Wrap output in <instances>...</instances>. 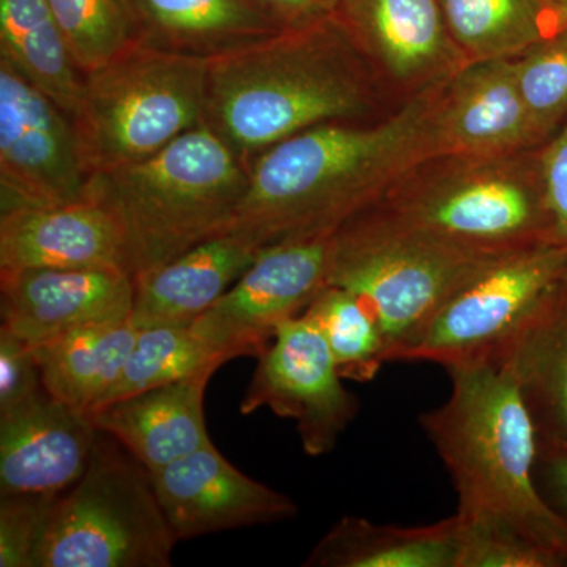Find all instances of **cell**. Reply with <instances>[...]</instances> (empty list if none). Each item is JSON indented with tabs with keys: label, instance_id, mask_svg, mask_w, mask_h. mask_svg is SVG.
<instances>
[{
	"label": "cell",
	"instance_id": "ba28073f",
	"mask_svg": "<svg viewBox=\"0 0 567 567\" xmlns=\"http://www.w3.org/2000/svg\"><path fill=\"white\" fill-rule=\"evenodd\" d=\"M208 61L140 43L84 76L80 126L96 171L142 162L205 123Z\"/></svg>",
	"mask_w": 567,
	"mask_h": 567
},
{
	"label": "cell",
	"instance_id": "5b68a950",
	"mask_svg": "<svg viewBox=\"0 0 567 567\" xmlns=\"http://www.w3.org/2000/svg\"><path fill=\"white\" fill-rule=\"evenodd\" d=\"M539 148L429 156L375 205L416 229L488 256L555 244Z\"/></svg>",
	"mask_w": 567,
	"mask_h": 567
},
{
	"label": "cell",
	"instance_id": "3957f363",
	"mask_svg": "<svg viewBox=\"0 0 567 567\" xmlns=\"http://www.w3.org/2000/svg\"><path fill=\"white\" fill-rule=\"evenodd\" d=\"M451 394L420 424L457 492V516L517 529L567 566V520L537 486L539 440L513 372L498 360L446 369Z\"/></svg>",
	"mask_w": 567,
	"mask_h": 567
},
{
	"label": "cell",
	"instance_id": "8d00e7d4",
	"mask_svg": "<svg viewBox=\"0 0 567 567\" xmlns=\"http://www.w3.org/2000/svg\"><path fill=\"white\" fill-rule=\"evenodd\" d=\"M543 2L557 18L561 29H567V0H543Z\"/></svg>",
	"mask_w": 567,
	"mask_h": 567
},
{
	"label": "cell",
	"instance_id": "d6a6232c",
	"mask_svg": "<svg viewBox=\"0 0 567 567\" xmlns=\"http://www.w3.org/2000/svg\"><path fill=\"white\" fill-rule=\"evenodd\" d=\"M43 388L35 350L0 328V410L20 404Z\"/></svg>",
	"mask_w": 567,
	"mask_h": 567
},
{
	"label": "cell",
	"instance_id": "44dd1931",
	"mask_svg": "<svg viewBox=\"0 0 567 567\" xmlns=\"http://www.w3.org/2000/svg\"><path fill=\"white\" fill-rule=\"evenodd\" d=\"M494 360L513 372L539 453L567 447V289L559 281Z\"/></svg>",
	"mask_w": 567,
	"mask_h": 567
},
{
	"label": "cell",
	"instance_id": "277c9868",
	"mask_svg": "<svg viewBox=\"0 0 567 567\" xmlns=\"http://www.w3.org/2000/svg\"><path fill=\"white\" fill-rule=\"evenodd\" d=\"M248 185V166L208 123L163 151L100 171L89 199L121 226L136 278L226 234Z\"/></svg>",
	"mask_w": 567,
	"mask_h": 567
},
{
	"label": "cell",
	"instance_id": "f546056e",
	"mask_svg": "<svg viewBox=\"0 0 567 567\" xmlns=\"http://www.w3.org/2000/svg\"><path fill=\"white\" fill-rule=\"evenodd\" d=\"M514 70L529 121L544 145L567 122V29L517 55Z\"/></svg>",
	"mask_w": 567,
	"mask_h": 567
},
{
	"label": "cell",
	"instance_id": "7a4b0ae2",
	"mask_svg": "<svg viewBox=\"0 0 567 567\" xmlns=\"http://www.w3.org/2000/svg\"><path fill=\"white\" fill-rule=\"evenodd\" d=\"M398 107L336 13L208 61L205 123L248 167L295 134Z\"/></svg>",
	"mask_w": 567,
	"mask_h": 567
},
{
	"label": "cell",
	"instance_id": "52a82bcc",
	"mask_svg": "<svg viewBox=\"0 0 567 567\" xmlns=\"http://www.w3.org/2000/svg\"><path fill=\"white\" fill-rule=\"evenodd\" d=\"M177 543L152 473L100 432L84 475L55 505L35 567H169Z\"/></svg>",
	"mask_w": 567,
	"mask_h": 567
},
{
	"label": "cell",
	"instance_id": "e0dca14e",
	"mask_svg": "<svg viewBox=\"0 0 567 567\" xmlns=\"http://www.w3.org/2000/svg\"><path fill=\"white\" fill-rule=\"evenodd\" d=\"M439 155L502 156L543 147L516 81L514 59L468 62L440 87Z\"/></svg>",
	"mask_w": 567,
	"mask_h": 567
},
{
	"label": "cell",
	"instance_id": "74e56055",
	"mask_svg": "<svg viewBox=\"0 0 567 567\" xmlns=\"http://www.w3.org/2000/svg\"><path fill=\"white\" fill-rule=\"evenodd\" d=\"M563 284H565V287L567 289V267H566L565 275H563Z\"/></svg>",
	"mask_w": 567,
	"mask_h": 567
},
{
	"label": "cell",
	"instance_id": "484cf974",
	"mask_svg": "<svg viewBox=\"0 0 567 567\" xmlns=\"http://www.w3.org/2000/svg\"><path fill=\"white\" fill-rule=\"evenodd\" d=\"M454 43L468 62L516 59L561 31L543 0H439Z\"/></svg>",
	"mask_w": 567,
	"mask_h": 567
},
{
	"label": "cell",
	"instance_id": "ffe728a7",
	"mask_svg": "<svg viewBox=\"0 0 567 567\" xmlns=\"http://www.w3.org/2000/svg\"><path fill=\"white\" fill-rule=\"evenodd\" d=\"M257 252L245 238L221 234L137 275L130 320L137 330L192 327L245 274Z\"/></svg>",
	"mask_w": 567,
	"mask_h": 567
},
{
	"label": "cell",
	"instance_id": "6da1fadb",
	"mask_svg": "<svg viewBox=\"0 0 567 567\" xmlns=\"http://www.w3.org/2000/svg\"><path fill=\"white\" fill-rule=\"evenodd\" d=\"M440 87L385 117L323 123L260 153L249 164L248 185L226 234L260 249L336 233L379 203L406 171L439 155Z\"/></svg>",
	"mask_w": 567,
	"mask_h": 567
},
{
	"label": "cell",
	"instance_id": "9a60e30c",
	"mask_svg": "<svg viewBox=\"0 0 567 567\" xmlns=\"http://www.w3.org/2000/svg\"><path fill=\"white\" fill-rule=\"evenodd\" d=\"M152 480L178 540L278 524L298 514L290 496L246 476L213 442L152 473Z\"/></svg>",
	"mask_w": 567,
	"mask_h": 567
},
{
	"label": "cell",
	"instance_id": "4dcf8cb0",
	"mask_svg": "<svg viewBox=\"0 0 567 567\" xmlns=\"http://www.w3.org/2000/svg\"><path fill=\"white\" fill-rule=\"evenodd\" d=\"M461 520L457 567H559L565 561L517 529L484 520Z\"/></svg>",
	"mask_w": 567,
	"mask_h": 567
},
{
	"label": "cell",
	"instance_id": "7c38bea8",
	"mask_svg": "<svg viewBox=\"0 0 567 567\" xmlns=\"http://www.w3.org/2000/svg\"><path fill=\"white\" fill-rule=\"evenodd\" d=\"M257 358L240 412L251 415L267 406L297 423L308 456L333 451L360 402L342 385L333 354L311 320L301 315L282 323Z\"/></svg>",
	"mask_w": 567,
	"mask_h": 567
},
{
	"label": "cell",
	"instance_id": "d590c367",
	"mask_svg": "<svg viewBox=\"0 0 567 567\" xmlns=\"http://www.w3.org/2000/svg\"><path fill=\"white\" fill-rule=\"evenodd\" d=\"M536 480L548 505L567 520V447L539 453Z\"/></svg>",
	"mask_w": 567,
	"mask_h": 567
},
{
	"label": "cell",
	"instance_id": "cb8c5ba5",
	"mask_svg": "<svg viewBox=\"0 0 567 567\" xmlns=\"http://www.w3.org/2000/svg\"><path fill=\"white\" fill-rule=\"evenodd\" d=\"M137 333L132 320H114L78 328L32 347L44 390L91 417L121 379Z\"/></svg>",
	"mask_w": 567,
	"mask_h": 567
},
{
	"label": "cell",
	"instance_id": "83f0119b",
	"mask_svg": "<svg viewBox=\"0 0 567 567\" xmlns=\"http://www.w3.org/2000/svg\"><path fill=\"white\" fill-rule=\"evenodd\" d=\"M227 361L229 358L207 344L192 327L144 328L137 333L121 379L102 406L177 382L204 369H219Z\"/></svg>",
	"mask_w": 567,
	"mask_h": 567
},
{
	"label": "cell",
	"instance_id": "2e32d148",
	"mask_svg": "<svg viewBox=\"0 0 567 567\" xmlns=\"http://www.w3.org/2000/svg\"><path fill=\"white\" fill-rule=\"evenodd\" d=\"M100 431L47 390L0 410V495L55 494L84 475Z\"/></svg>",
	"mask_w": 567,
	"mask_h": 567
},
{
	"label": "cell",
	"instance_id": "9c48e42d",
	"mask_svg": "<svg viewBox=\"0 0 567 567\" xmlns=\"http://www.w3.org/2000/svg\"><path fill=\"white\" fill-rule=\"evenodd\" d=\"M567 248L535 246L496 260L465 284L395 358L443 368L494 360L561 281Z\"/></svg>",
	"mask_w": 567,
	"mask_h": 567
},
{
	"label": "cell",
	"instance_id": "4316f807",
	"mask_svg": "<svg viewBox=\"0 0 567 567\" xmlns=\"http://www.w3.org/2000/svg\"><path fill=\"white\" fill-rule=\"evenodd\" d=\"M322 334L339 374L350 382H372L388 363V344L379 320L358 295L327 284L303 312Z\"/></svg>",
	"mask_w": 567,
	"mask_h": 567
},
{
	"label": "cell",
	"instance_id": "4fadbf2b",
	"mask_svg": "<svg viewBox=\"0 0 567 567\" xmlns=\"http://www.w3.org/2000/svg\"><path fill=\"white\" fill-rule=\"evenodd\" d=\"M334 13L399 106L468 63L439 0H338Z\"/></svg>",
	"mask_w": 567,
	"mask_h": 567
},
{
	"label": "cell",
	"instance_id": "d6986e66",
	"mask_svg": "<svg viewBox=\"0 0 567 567\" xmlns=\"http://www.w3.org/2000/svg\"><path fill=\"white\" fill-rule=\"evenodd\" d=\"M216 368L177 382L118 399L96 410L91 420L151 473L212 442L204 399Z\"/></svg>",
	"mask_w": 567,
	"mask_h": 567
},
{
	"label": "cell",
	"instance_id": "836d02e7",
	"mask_svg": "<svg viewBox=\"0 0 567 567\" xmlns=\"http://www.w3.org/2000/svg\"><path fill=\"white\" fill-rule=\"evenodd\" d=\"M551 237L567 248V122L539 148Z\"/></svg>",
	"mask_w": 567,
	"mask_h": 567
},
{
	"label": "cell",
	"instance_id": "30bf717a",
	"mask_svg": "<svg viewBox=\"0 0 567 567\" xmlns=\"http://www.w3.org/2000/svg\"><path fill=\"white\" fill-rule=\"evenodd\" d=\"M96 174L80 122L0 59V212L87 200Z\"/></svg>",
	"mask_w": 567,
	"mask_h": 567
},
{
	"label": "cell",
	"instance_id": "ac0fdd59",
	"mask_svg": "<svg viewBox=\"0 0 567 567\" xmlns=\"http://www.w3.org/2000/svg\"><path fill=\"white\" fill-rule=\"evenodd\" d=\"M78 267L128 271L121 226L102 204L87 199L0 212V270Z\"/></svg>",
	"mask_w": 567,
	"mask_h": 567
},
{
	"label": "cell",
	"instance_id": "1f68e13d",
	"mask_svg": "<svg viewBox=\"0 0 567 567\" xmlns=\"http://www.w3.org/2000/svg\"><path fill=\"white\" fill-rule=\"evenodd\" d=\"M61 495H2L0 498V567H35L37 551L47 535Z\"/></svg>",
	"mask_w": 567,
	"mask_h": 567
},
{
	"label": "cell",
	"instance_id": "5bb4252c",
	"mask_svg": "<svg viewBox=\"0 0 567 567\" xmlns=\"http://www.w3.org/2000/svg\"><path fill=\"white\" fill-rule=\"evenodd\" d=\"M133 276L115 267L0 270L2 327L31 347L132 317Z\"/></svg>",
	"mask_w": 567,
	"mask_h": 567
},
{
	"label": "cell",
	"instance_id": "8fae6325",
	"mask_svg": "<svg viewBox=\"0 0 567 567\" xmlns=\"http://www.w3.org/2000/svg\"><path fill=\"white\" fill-rule=\"evenodd\" d=\"M333 234L264 246L244 275L192 324L213 349L235 360L259 357L282 323L303 315L330 278Z\"/></svg>",
	"mask_w": 567,
	"mask_h": 567
},
{
	"label": "cell",
	"instance_id": "7402d4cb",
	"mask_svg": "<svg viewBox=\"0 0 567 567\" xmlns=\"http://www.w3.org/2000/svg\"><path fill=\"white\" fill-rule=\"evenodd\" d=\"M142 43L210 59L281 31L248 0H132Z\"/></svg>",
	"mask_w": 567,
	"mask_h": 567
},
{
	"label": "cell",
	"instance_id": "8992f818",
	"mask_svg": "<svg viewBox=\"0 0 567 567\" xmlns=\"http://www.w3.org/2000/svg\"><path fill=\"white\" fill-rule=\"evenodd\" d=\"M503 257L461 248L372 205L336 230L328 284L371 308L394 363L454 293Z\"/></svg>",
	"mask_w": 567,
	"mask_h": 567
},
{
	"label": "cell",
	"instance_id": "603a6c76",
	"mask_svg": "<svg viewBox=\"0 0 567 567\" xmlns=\"http://www.w3.org/2000/svg\"><path fill=\"white\" fill-rule=\"evenodd\" d=\"M457 514L421 527L380 525L363 517L336 522L303 563L308 567H457Z\"/></svg>",
	"mask_w": 567,
	"mask_h": 567
},
{
	"label": "cell",
	"instance_id": "d4e9b609",
	"mask_svg": "<svg viewBox=\"0 0 567 567\" xmlns=\"http://www.w3.org/2000/svg\"><path fill=\"white\" fill-rule=\"evenodd\" d=\"M0 59L80 118L84 74L74 63L50 0H0Z\"/></svg>",
	"mask_w": 567,
	"mask_h": 567
},
{
	"label": "cell",
	"instance_id": "f1b7e54d",
	"mask_svg": "<svg viewBox=\"0 0 567 567\" xmlns=\"http://www.w3.org/2000/svg\"><path fill=\"white\" fill-rule=\"evenodd\" d=\"M50 6L84 76L142 43L132 0H50Z\"/></svg>",
	"mask_w": 567,
	"mask_h": 567
},
{
	"label": "cell",
	"instance_id": "e575fe53",
	"mask_svg": "<svg viewBox=\"0 0 567 567\" xmlns=\"http://www.w3.org/2000/svg\"><path fill=\"white\" fill-rule=\"evenodd\" d=\"M265 17L270 18L278 28L295 25L330 17L336 11L338 0H248Z\"/></svg>",
	"mask_w": 567,
	"mask_h": 567
}]
</instances>
